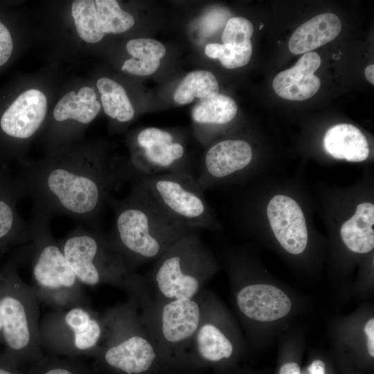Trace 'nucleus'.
I'll list each match as a JSON object with an SVG mask.
<instances>
[{
  "mask_svg": "<svg viewBox=\"0 0 374 374\" xmlns=\"http://www.w3.org/2000/svg\"><path fill=\"white\" fill-rule=\"evenodd\" d=\"M103 331V323L89 307L53 310L39 323V344L57 353H87L97 350Z\"/></svg>",
  "mask_w": 374,
  "mask_h": 374,
  "instance_id": "nucleus-8",
  "label": "nucleus"
},
{
  "mask_svg": "<svg viewBox=\"0 0 374 374\" xmlns=\"http://www.w3.org/2000/svg\"><path fill=\"white\" fill-rule=\"evenodd\" d=\"M100 107L93 89L83 87L77 93L71 91L58 101L53 109V118L60 123L72 120L86 125L96 117Z\"/></svg>",
  "mask_w": 374,
  "mask_h": 374,
  "instance_id": "nucleus-21",
  "label": "nucleus"
},
{
  "mask_svg": "<svg viewBox=\"0 0 374 374\" xmlns=\"http://www.w3.org/2000/svg\"><path fill=\"white\" fill-rule=\"evenodd\" d=\"M47 112L45 95L37 89L21 93L4 112L0 127L6 135L26 141L34 136L41 127Z\"/></svg>",
  "mask_w": 374,
  "mask_h": 374,
  "instance_id": "nucleus-13",
  "label": "nucleus"
},
{
  "mask_svg": "<svg viewBox=\"0 0 374 374\" xmlns=\"http://www.w3.org/2000/svg\"><path fill=\"white\" fill-rule=\"evenodd\" d=\"M132 177L130 166L89 152H68L26 163L19 182L33 211L65 215L97 230L112 190Z\"/></svg>",
  "mask_w": 374,
  "mask_h": 374,
  "instance_id": "nucleus-1",
  "label": "nucleus"
},
{
  "mask_svg": "<svg viewBox=\"0 0 374 374\" xmlns=\"http://www.w3.org/2000/svg\"><path fill=\"white\" fill-rule=\"evenodd\" d=\"M42 374H75V373L69 368L56 366L46 370Z\"/></svg>",
  "mask_w": 374,
  "mask_h": 374,
  "instance_id": "nucleus-36",
  "label": "nucleus"
},
{
  "mask_svg": "<svg viewBox=\"0 0 374 374\" xmlns=\"http://www.w3.org/2000/svg\"><path fill=\"white\" fill-rule=\"evenodd\" d=\"M39 304L32 286L21 278L17 263L8 264L2 269L0 312L5 346L1 355L8 363L40 352Z\"/></svg>",
  "mask_w": 374,
  "mask_h": 374,
  "instance_id": "nucleus-4",
  "label": "nucleus"
},
{
  "mask_svg": "<svg viewBox=\"0 0 374 374\" xmlns=\"http://www.w3.org/2000/svg\"><path fill=\"white\" fill-rule=\"evenodd\" d=\"M71 13L77 33L82 40L96 43L103 38L105 33L100 28L95 1H73Z\"/></svg>",
  "mask_w": 374,
  "mask_h": 374,
  "instance_id": "nucleus-26",
  "label": "nucleus"
},
{
  "mask_svg": "<svg viewBox=\"0 0 374 374\" xmlns=\"http://www.w3.org/2000/svg\"><path fill=\"white\" fill-rule=\"evenodd\" d=\"M159 258L154 279L161 293L172 300L193 299L211 265L195 231L179 238Z\"/></svg>",
  "mask_w": 374,
  "mask_h": 374,
  "instance_id": "nucleus-7",
  "label": "nucleus"
},
{
  "mask_svg": "<svg viewBox=\"0 0 374 374\" xmlns=\"http://www.w3.org/2000/svg\"><path fill=\"white\" fill-rule=\"evenodd\" d=\"M237 112V105L231 98L217 93L202 99L193 109L192 118L199 124L222 125L232 121Z\"/></svg>",
  "mask_w": 374,
  "mask_h": 374,
  "instance_id": "nucleus-24",
  "label": "nucleus"
},
{
  "mask_svg": "<svg viewBox=\"0 0 374 374\" xmlns=\"http://www.w3.org/2000/svg\"><path fill=\"white\" fill-rule=\"evenodd\" d=\"M200 309L192 299H174L162 310L161 330L165 339L171 343L185 341L198 330Z\"/></svg>",
  "mask_w": 374,
  "mask_h": 374,
  "instance_id": "nucleus-16",
  "label": "nucleus"
},
{
  "mask_svg": "<svg viewBox=\"0 0 374 374\" xmlns=\"http://www.w3.org/2000/svg\"><path fill=\"white\" fill-rule=\"evenodd\" d=\"M253 26L250 21L236 17L229 19L222 34V41L225 44L242 45L251 42Z\"/></svg>",
  "mask_w": 374,
  "mask_h": 374,
  "instance_id": "nucleus-29",
  "label": "nucleus"
},
{
  "mask_svg": "<svg viewBox=\"0 0 374 374\" xmlns=\"http://www.w3.org/2000/svg\"><path fill=\"white\" fill-rule=\"evenodd\" d=\"M100 30L103 33H121L133 26L134 17L121 9L117 1H95Z\"/></svg>",
  "mask_w": 374,
  "mask_h": 374,
  "instance_id": "nucleus-27",
  "label": "nucleus"
},
{
  "mask_svg": "<svg viewBox=\"0 0 374 374\" xmlns=\"http://www.w3.org/2000/svg\"><path fill=\"white\" fill-rule=\"evenodd\" d=\"M240 310L249 318L260 321H273L288 314L292 303L279 288L265 284L246 286L237 294Z\"/></svg>",
  "mask_w": 374,
  "mask_h": 374,
  "instance_id": "nucleus-15",
  "label": "nucleus"
},
{
  "mask_svg": "<svg viewBox=\"0 0 374 374\" xmlns=\"http://www.w3.org/2000/svg\"><path fill=\"white\" fill-rule=\"evenodd\" d=\"M323 145L326 151L337 159L360 162L369 154L365 136L351 124L341 123L330 127L324 136Z\"/></svg>",
  "mask_w": 374,
  "mask_h": 374,
  "instance_id": "nucleus-19",
  "label": "nucleus"
},
{
  "mask_svg": "<svg viewBox=\"0 0 374 374\" xmlns=\"http://www.w3.org/2000/svg\"><path fill=\"white\" fill-rule=\"evenodd\" d=\"M252 157V148L244 140L228 139L217 142L207 150L197 179L205 190L213 181L245 168Z\"/></svg>",
  "mask_w": 374,
  "mask_h": 374,
  "instance_id": "nucleus-12",
  "label": "nucleus"
},
{
  "mask_svg": "<svg viewBox=\"0 0 374 374\" xmlns=\"http://www.w3.org/2000/svg\"><path fill=\"white\" fill-rule=\"evenodd\" d=\"M12 364L6 361L0 353V374H17L11 367Z\"/></svg>",
  "mask_w": 374,
  "mask_h": 374,
  "instance_id": "nucleus-37",
  "label": "nucleus"
},
{
  "mask_svg": "<svg viewBox=\"0 0 374 374\" xmlns=\"http://www.w3.org/2000/svg\"><path fill=\"white\" fill-rule=\"evenodd\" d=\"M310 374H325L326 365L320 359L314 360L308 368Z\"/></svg>",
  "mask_w": 374,
  "mask_h": 374,
  "instance_id": "nucleus-35",
  "label": "nucleus"
},
{
  "mask_svg": "<svg viewBox=\"0 0 374 374\" xmlns=\"http://www.w3.org/2000/svg\"><path fill=\"white\" fill-rule=\"evenodd\" d=\"M321 63L315 52L304 53L296 64L278 73L272 86L280 97L290 100H305L313 96L321 86L320 79L314 75Z\"/></svg>",
  "mask_w": 374,
  "mask_h": 374,
  "instance_id": "nucleus-14",
  "label": "nucleus"
},
{
  "mask_svg": "<svg viewBox=\"0 0 374 374\" xmlns=\"http://www.w3.org/2000/svg\"><path fill=\"white\" fill-rule=\"evenodd\" d=\"M374 205L364 202L357 206L355 213L341 226L340 233L352 251L365 253L374 247Z\"/></svg>",
  "mask_w": 374,
  "mask_h": 374,
  "instance_id": "nucleus-20",
  "label": "nucleus"
},
{
  "mask_svg": "<svg viewBox=\"0 0 374 374\" xmlns=\"http://www.w3.org/2000/svg\"><path fill=\"white\" fill-rule=\"evenodd\" d=\"M19 181L15 184L0 182V251L12 243H27L31 240L29 225L18 217L15 203L23 195Z\"/></svg>",
  "mask_w": 374,
  "mask_h": 374,
  "instance_id": "nucleus-18",
  "label": "nucleus"
},
{
  "mask_svg": "<svg viewBox=\"0 0 374 374\" xmlns=\"http://www.w3.org/2000/svg\"><path fill=\"white\" fill-rule=\"evenodd\" d=\"M13 49V42L8 29L0 22V66L10 58Z\"/></svg>",
  "mask_w": 374,
  "mask_h": 374,
  "instance_id": "nucleus-32",
  "label": "nucleus"
},
{
  "mask_svg": "<svg viewBox=\"0 0 374 374\" xmlns=\"http://www.w3.org/2000/svg\"><path fill=\"white\" fill-rule=\"evenodd\" d=\"M128 195L108 199L114 211V246L132 268L136 262L160 258L176 241L192 229L166 213L136 177Z\"/></svg>",
  "mask_w": 374,
  "mask_h": 374,
  "instance_id": "nucleus-2",
  "label": "nucleus"
},
{
  "mask_svg": "<svg viewBox=\"0 0 374 374\" xmlns=\"http://www.w3.org/2000/svg\"><path fill=\"white\" fill-rule=\"evenodd\" d=\"M263 26H264V25H263V24L262 23V24H260V27H259V29H260V30L262 29V27H263Z\"/></svg>",
  "mask_w": 374,
  "mask_h": 374,
  "instance_id": "nucleus-40",
  "label": "nucleus"
},
{
  "mask_svg": "<svg viewBox=\"0 0 374 374\" xmlns=\"http://www.w3.org/2000/svg\"><path fill=\"white\" fill-rule=\"evenodd\" d=\"M58 243L82 285L129 284L134 278L130 266L109 235L98 229L79 226Z\"/></svg>",
  "mask_w": 374,
  "mask_h": 374,
  "instance_id": "nucleus-5",
  "label": "nucleus"
},
{
  "mask_svg": "<svg viewBox=\"0 0 374 374\" xmlns=\"http://www.w3.org/2000/svg\"><path fill=\"white\" fill-rule=\"evenodd\" d=\"M97 88L107 115L121 123L129 122L134 118V109L120 84L112 79L102 78L97 81Z\"/></svg>",
  "mask_w": 374,
  "mask_h": 374,
  "instance_id": "nucleus-23",
  "label": "nucleus"
},
{
  "mask_svg": "<svg viewBox=\"0 0 374 374\" xmlns=\"http://www.w3.org/2000/svg\"><path fill=\"white\" fill-rule=\"evenodd\" d=\"M159 66L160 60H142L132 57L124 62L121 69L134 75H149L154 73Z\"/></svg>",
  "mask_w": 374,
  "mask_h": 374,
  "instance_id": "nucleus-31",
  "label": "nucleus"
},
{
  "mask_svg": "<svg viewBox=\"0 0 374 374\" xmlns=\"http://www.w3.org/2000/svg\"><path fill=\"white\" fill-rule=\"evenodd\" d=\"M170 215L192 230L215 226L204 189L190 172L134 176Z\"/></svg>",
  "mask_w": 374,
  "mask_h": 374,
  "instance_id": "nucleus-6",
  "label": "nucleus"
},
{
  "mask_svg": "<svg viewBox=\"0 0 374 374\" xmlns=\"http://www.w3.org/2000/svg\"><path fill=\"white\" fill-rule=\"evenodd\" d=\"M267 215L283 248L292 254L302 253L308 243V230L303 213L296 202L277 195L269 201Z\"/></svg>",
  "mask_w": 374,
  "mask_h": 374,
  "instance_id": "nucleus-11",
  "label": "nucleus"
},
{
  "mask_svg": "<svg viewBox=\"0 0 374 374\" xmlns=\"http://www.w3.org/2000/svg\"><path fill=\"white\" fill-rule=\"evenodd\" d=\"M278 374H301L300 367L296 362H287L280 368Z\"/></svg>",
  "mask_w": 374,
  "mask_h": 374,
  "instance_id": "nucleus-34",
  "label": "nucleus"
},
{
  "mask_svg": "<svg viewBox=\"0 0 374 374\" xmlns=\"http://www.w3.org/2000/svg\"><path fill=\"white\" fill-rule=\"evenodd\" d=\"M127 312L116 310L105 319L109 326L105 362L126 374H140L148 371L156 357L151 344L144 337L127 332Z\"/></svg>",
  "mask_w": 374,
  "mask_h": 374,
  "instance_id": "nucleus-9",
  "label": "nucleus"
},
{
  "mask_svg": "<svg viewBox=\"0 0 374 374\" xmlns=\"http://www.w3.org/2000/svg\"><path fill=\"white\" fill-rule=\"evenodd\" d=\"M1 278H2V270H0V289H1ZM2 343H3L2 326H1V312H0V344H2Z\"/></svg>",
  "mask_w": 374,
  "mask_h": 374,
  "instance_id": "nucleus-39",
  "label": "nucleus"
},
{
  "mask_svg": "<svg viewBox=\"0 0 374 374\" xmlns=\"http://www.w3.org/2000/svg\"><path fill=\"white\" fill-rule=\"evenodd\" d=\"M136 150L130 166L134 176H149L167 172H190L183 164L185 150L168 131L148 127L136 138Z\"/></svg>",
  "mask_w": 374,
  "mask_h": 374,
  "instance_id": "nucleus-10",
  "label": "nucleus"
},
{
  "mask_svg": "<svg viewBox=\"0 0 374 374\" xmlns=\"http://www.w3.org/2000/svg\"><path fill=\"white\" fill-rule=\"evenodd\" d=\"M364 332L367 336L366 346L368 352L374 357V319H369L364 326Z\"/></svg>",
  "mask_w": 374,
  "mask_h": 374,
  "instance_id": "nucleus-33",
  "label": "nucleus"
},
{
  "mask_svg": "<svg viewBox=\"0 0 374 374\" xmlns=\"http://www.w3.org/2000/svg\"><path fill=\"white\" fill-rule=\"evenodd\" d=\"M196 332L197 348L203 359L218 362L232 355L233 348L231 342L215 326L204 324Z\"/></svg>",
  "mask_w": 374,
  "mask_h": 374,
  "instance_id": "nucleus-25",
  "label": "nucleus"
},
{
  "mask_svg": "<svg viewBox=\"0 0 374 374\" xmlns=\"http://www.w3.org/2000/svg\"><path fill=\"white\" fill-rule=\"evenodd\" d=\"M374 65L373 64H369L367 66L364 70V74L365 77L367 79V80L371 83L372 84H374Z\"/></svg>",
  "mask_w": 374,
  "mask_h": 374,
  "instance_id": "nucleus-38",
  "label": "nucleus"
},
{
  "mask_svg": "<svg viewBox=\"0 0 374 374\" xmlns=\"http://www.w3.org/2000/svg\"><path fill=\"white\" fill-rule=\"evenodd\" d=\"M126 49L133 58L142 60H160L166 53L163 44L149 38H138L130 40Z\"/></svg>",
  "mask_w": 374,
  "mask_h": 374,
  "instance_id": "nucleus-30",
  "label": "nucleus"
},
{
  "mask_svg": "<svg viewBox=\"0 0 374 374\" xmlns=\"http://www.w3.org/2000/svg\"><path fill=\"white\" fill-rule=\"evenodd\" d=\"M341 29V21L335 14L318 15L297 28L289 40V49L295 55L311 52L333 40Z\"/></svg>",
  "mask_w": 374,
  "mask_h": 374,
  "instance_id": "nucleus-17",
  "label": "nucleus"
},
{
  "mask_svg": "<svg viewBox=\"0 0 374 374\" xmlns=\"http://www.w3.org/2000/svg\"><path fill=\"white\" fill-rule=\"evenodd\" d=\"M51 217L44 212L33 211L29 224L32 287L40 303L49 305L53 310L67 309L77 305L89 307L82 285L70 267L58 242L51 233Z\"/></svg>",
  "mask_w": 374,
  "mask_h": 374,
  "instance_id": "nucleus-3",
  "label": "nucleus"
},
{
  "mask_svg": "<svg viewBox=\"0 0 374 374\" xmlns=\"http://www.w3.org/2000/svg\"><path fill=\"white\" fill-rule=\"evenodd\" d=\"M205 54L210 58L218 59L226 69H235L246 65L252 53L251 42L237 45L210 43L205 47Z\"/></svg>",
  "mask_w": 374,
  "mask_h": 374,
  "instance_id": "nucleus-28",
  "label": "nucleus"
},
{
  "mask_svg": "<svg viewBox=\"0 0 374 374\" xmlns=\"http://www.w3.org/2000/svg\"><path fill=\"white\" fill-rule=\"evenodd\" d=\"M219 84L215 76L206 70L188 73L174 93V100L179 105L192 103L195 98L206 99L218 93Z\"/></svg>",
  "mask_w": 374,
  "mask_h": 374,
  "instance_id": "nucleus-22",
  "label": "nucleus"
}]
</instances>
